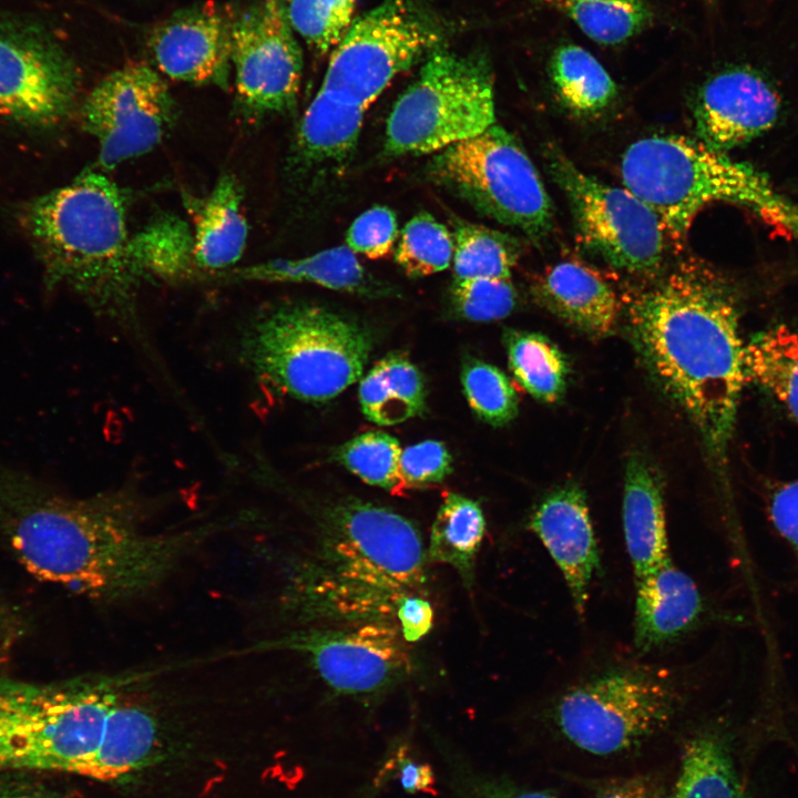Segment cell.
Listing matches in <instances>:
<instances>
[{
	"instance_id": "1",
	"label": "cell",
	"mask_w": 798,
	"mask_h": 798,
	"mask_svg": "<svg viewBox=\"0 0 798 798\" xmlns=\"http://www.w3.org/2000/svg\"><path fill=\"white\" fill-rule=\"evenodd\" d=\"M143 508L127 490L62 495L0 460V533L16 559L34 577L88 598L149 593L214 532L147 533Z\"/></svg>"
},
{
	"instance_id": "2",
	"label": "cell",
	"mask_w": 798,
	"mask_h": 798,
	"mask_svg": "<svg viewBox=\"0 0 798 798\" xmlns=\"http://www.w3.org/2000/svg\"><path fill=\"white\" fill-rule=\"evenodd\" d=\"M740 301L728 278L708 265L686 262L627 307L636 349L692 421L724 482L746 385Z\"/></svg>"
},
{
	"instance_id": "3",
	"label": "cell",
	"mask_w": 798,
	"mask_h": 798,
	"mask_svg": "<svg viewBox=\"0 0 798 798\" xmlns=\"http://www.w3.org/2000/svg\"><path fill=\"white\" fill-rule=\"evenodd\" d=\"M19 221L48 286L64 285L111 316L133 313L141 279L131 259L124 197L113 181L84 172L29 201Z\"/></svg>"
},
{
	"instance_id": "4",
	"label": "cell",
	"mask_w": 798,
	"mask_h": 798,
	"mask_svg": "<svg viewBox=\"0 0 798 798\" xmlns=\"http://www.w3.org/2000/svg\"><path fill=\"white\" fill-rule=\"evenodd\" d=\"M624 185L659 218L665 234L682 245L696 215L724 202L779 224L798 241V205L768 177L699 140L654 135L631 144L622 157Z\"/></svg>"
},
{
	"instance_id": "5",
	"label": "cell",
	"mask_w": 798,
	"mask_h": 798,
	"mask_svg": "<svg viewBox=\"0 0 798 798\" xmlns=\"http://www.w3.org/2000/svg\"><path fill=\"white\" fill-rule=\"evenodd\" d=\"M115 678H0V770L84 776L119 700Z\"/></svg>"
},
{
	"instance_id": "6",
	"label": "cell",
	"mask_w": 798,
	"mask_h": 798,
	"mask_svg": "<svg viewBox=\"0 0 798 798\" xmlns=\"http://www.w3.org/2000/svg\"><path fill=\"white\" fill-rule=\"evenodd\" d=\"M371 347L357 321L304 303L260 313L241 340L244 361L260 381L307 402L328 401L358 381Z\"/></svg>"
},
{
	"instance_id": "7",
	"label": "cell",
	"mask_w": 798,
	"mask_h": 798,
	"mask_svg": "<svg viewBox=\"0 0 798 798\" xmlns=\"http://www.w3.org/2000/svg\"><path fill=\"white\" fill-rule=\"evenodd\" d=\"M675 677L646 666L616 667L569 687L553 703L559 733L593 755L637 748L663 730L682 708Z\"/></svg>"
},
{
	"instance_id": "8",
	"label": "cell",
	"mask_w": 798,
	"mask_h": 798,
	"mask_svg": "<svg viewBox=\"0 0 798 798\" xmlns=\"http://www.w3.org/2000/svg\"><path fill=\"white\" fill-rule=\"evenodd\" d=\"M494 122L488 63L437 49L395 103L387 120L385 152L391 156L438 153L480 135Z\"/></svg>"
},
{
	"instance_id": "9",
	"label": "cell",
	"mask_w": 798,
	"mask_h": 798,
	"mask_svg": "<svg viewBox=\"0 0 798 798\" xmlns=\"http://www.w3.org/2000/svg\"><path fill=\"white\" fill-rule=\"evenodd\" d=\"M429 171L478 212L534 239L552 227V203L535 166L500 125L436 153Z\"/></svg>"
},
{
	"instance_id": "10",
	"label": "cell",
	"mask_w": 798,
	"mask_h": 798,
	"mask_svg": "<svg viewBox=\"0 0 798 798\" xmlns=\"http://www.w3.org/2000/svg\"><path fill=\"white\" fill-rule=\"evenodd\" d=\"M441 32L411 0H385L334 48L321 89L366 109L397 74L438 49Z\"/></svg>"
},
{
	"instance_id": "11",
	"label": "cell",
	"mask_w": 798,
	"mask_h": 798,
	"mask_svg": "<svg viewBox=\"0 0 798 798\" xmlns=\"http://www.w3.org/2000/svg\"><path fill=\"white\" fill-rule=\"evenodd\" d=\"M427 560L421 535L408 519L350 500L324 514L314 561L348 576L419 593L427 580Z\"/></svg>"
},
{
	"instance_id": "12",
	"label": "cell",
	"mask_w": 798,
	"mask_h": 798,
	"mask_svg": "<svg viewBox=\"0 0 798 798\" xmlns=\"http://www.w3.org/2000/svg\"><path fill=\"white\" fill-rule=\"evenodd\" d=\"M548 170L564 192L581 243L614 268L633 274L656 270L663 262L665 232L657 215L627 188L585 174L554 149Z\"/></svg>"
},
{
	"instance_id": "13",
	"label": "cell",
	"mask_w": 798,
	"mask_h": 798,
	"mask_svg": "<svg viewBox=\"0 0 798 798\" xmlns=\"http://www.w3.org/2000/svg\"><path fill=\"white\" fill-rule=\"evenodd\" d=\"M80 74L65 50L33 23L0 21V114L19 125L61 124L78 98Z\"/></svg>"
},
{
	"instance_id": "14",
	"label": "cell",
	"mask_w": 798,
	"mask_h": 798,
	"mask_svg": "<svg viewBox=\"0 0 798 798\" xmlns=\"http://www.w3.org/2000/svg\"><path fill=\"white\" fill-rule=\"evenodd\" d=\"M398 624L368 622L318 626L265 644L306 656L336 693L370 696L386 692L412 672L411 655Z\"/></svg>"
},
{
	"instance_id": "15",
	"label": "cell",
	"mask_w": 798,
	"mask_h": 798,
	"mask_svg": "<svg viewBox=\"0 0 798 798\" xmlns=\"http://www.w3.org/2000/svg\"><path fill=\"white\" fill-rule=\"evenodd\" d=\"M231 62L245 116L259 120L294 108L303 54L282 0H256L233 19Z\"/></svg>"
},
{
	"instance_id": "16",
	"label": "cell",
	"mask_w": 798,
	"mask_h": 798,
	"mask_svg": "<svg viewBox=\"0 0 798 798\" xmlns=\"http://www.w3.org/2000/svg\"><path fill=\"white\" fill-rule=\"evenodd\" d=\"M175 117V105L161 76L143 63H131L102 79L85 99L83 127L99 143L105 170L155 147Z\"/></svg>"
},
{
	"instance_id": "17",
	"label": "cell",
	"mask_w": 798,
	"mask_h": 798,
	"mask_svg": "<svg viewBox=\"0 0 798 798\" xmlns=\"http://www.w3.org/2000/svg\"><path fill=\"white\" fill-rule=\"evenodd\" d=\"M781 111V98L764 74L733 66L712 75L698 90L695 129L700 142L725 153L771 131Z\"/></svg>"
},
{
	"instance_id": "18",
	"label": "cell",
	"mask_w": 798,
	"mask_h": 798,
	"mask_svg": "<svg viewBox=\"0 0 798 798\" xmlns=\"http://www.w3.org/2000/svg\"><path fill=\"white\" fill-rule=\"evenodd\" d=\"M233 19L213 4H203L181 10L161 22L149 44L157 68L178 81L225 84Z\"/></svg>"
},
{
	"instance_id": "19",
	"label": "cell",
	"mask_w": 798,
	"mask_h": 798,
	"mask_svg": "<svg viewBox=\"0 0 798 798\" xmlns=\"http://www.w3.org/2000/svg\"><path fill=\"white\" fill-rule=\"evenodd\" d=\"M410 593L413 592L348 576L311 561L294 577L287 600L299 617L320 626H339L396 623L398 605Z\"/></svg>"
},
{
	"instance_id": "20",
	"label": "cell",
	"mask_w": 798,
	"mask_h": 798,
	"mask_svg": "<svg viewBox=\"0 0 798 798\" xmlns=\"http://www.w3.org/2000/svg\"><path fill=\"white\" fill-rule=\"evenodd\" d=\"M530 529L561 571L579 615L585 612L600 553L584 491L575 483L548 494L530 519Z\"/></svg>"
},
{
	"instance_id": "21",
	"label": "cell",
	"mask_w": 798,
	"mask_h": 798,
	"mask_svg": "<svg viewBox=\"0 0 798 798\" xmlns=\"http://www.w3.org/2000/svg\"><path fill=\"white\" fill-rule=\"evenodd\" d=\"M708 607L694 580L668 557L636 580L634 644L651 652L698 626Z\"/></svg>"
},
{
	"instance_id": "22",
	"label": "cell",
	"mask_w": 798,
	"mask_h": 798,
	"mask_svg": "<svg viewBox=\"0 0 798 798\" xmlns=\"http://www.w3.org/2000/svg\"><path fill=\"white\" fill-rule=\"evenodd\" d=\"M534 294L551 313L593 337L613 329L620 303L612 286L593 268L577 260L549 267Z\"/></svg>"
},
{
	"instance_id": "23",
	"label": "cell",
	"mask_w": 798,
	"mask_h": 798,
	"mask_svg": "<svg viewBox=\"0 0 798 798\" xmlns=\"http://www.w3.org/2000/svg\"><path fill=\"white\" fill-rule=\"evenodd\" d=\"M623 530L635 580L669 557L662 482L656 471L637 454L626 464Z\"/></svg>"
},
{
	"instance_id": "24",
	"label": "cell",
	"mask_w": 798,
	"mask_h": 798,
	"mask_svg": "<svg viewBox=\"0 0 798 798\" xmlns=\"http://www.w3.org/2000/svg\"><path fill=\"white\" fill-rule=\"evenodd\" d=\"M681 754L669 798H747L726 725L713 723L695 730Z\"/></svg>"
},
{
	"instance_id": "25",
	"label": "cell",
	"mask_w": 798,
	"mask_h": 798,
	"mask_svg": "<svg viewBox=\"0 0 798 798\" xmlns=\"http://www.w3.org/2000/svg\"><path fill=\"white\" fill-rule=\"evenodd\" d=\"M242 200L235 177L223 175L197 203L192 231L195 266L221 270L239 260L248 234Z\"/></svg>"
},
{
	"instance_id": "26",
	"label": "cell",
	"mask_w": 798,
	"mask_h": 798,
	"mask_svg": "<svg viewBox=\"0 0 798 798\" xmlns=\"http://www.w3.org/2000/svg\"><path fill=\"white\" fill-rule=\"evenodd\" d=\"M157 746L158 728L153 714L141 705L119 699L84 776L106 781L121 778L143 768Z\"/></svg>"
},
{
	"instance_id": "27",
	"label": "cell",
	"mask_w": 798,
	"mask_h": 798,
	"mask_svg": "<svg viewBox=\"0 0 798 798\" xmlns=\"http://www.w3.org/2000/svg\"><path fill=\"white\" fill-rule=\"evenodd\" d=\"M365 110L320 88L298 127V156L310 165L345 164L358 143Z\"/></svg>"
},
{
	"instance_id": "28",
	"label": "cell",
	"mask_w": 798,
	"mask_h": 798,
	"mask_svg": "<svg viewBox=\"0 0 798 798\" xmlns=\"http://www.w3.org/2000/svg\"><path fill=\"white\" fill-rule=\"evenodd\" d=\"M239 279L275 283H307L329 289L375 296L380 284L361 266L348 246L334 247L299 259H274L236 269Z\"/></svg>"
},
{
	"instance_id": "29",
	"label": "cell",
	"mask_w": 798,
	"mask_h": 798,
	"mask_svg": "<svg viewBox=\"0 0 798 798\" xmlns=\"http://www.w3.org/2000/svg\"><path fill=\"white\" fill-rule=\"evenodd\" d=\"M744 372L798 423V330L775 324L755 332L744 348Z\"/></svg>"
},
{
	"instance_id": "30",
	"label": "cell",
	"mask_w": 798,
	"mask_h": 798,
	"mask_svg": "<svg viewBox=\"0 0 798 798\" xmlns=\"http://www.w3.org/2000/svg\"><path fill=\"white\" fill-rule=\"evenodd\" d=\"M359 402L365 417L393 426L424 410L426 390L418 368L405 356L389 354L360 380Z\"/></svg>"
},
{
	"instance_id": "31",
	"label": "cell",
	"mask_w": 798,
	"mask_h": 798,
	"mask_svg": "<svg viewBox=\"0 0 798 798\" xmlns=\"http://www.w3.org/2000/svg\"><path fill=\"white\" fill-rule=\"evenodd\" d=\"M484 532L485 520L480 505L461 494L448 493L431 528L428 561L452 566L470 589Z\"/></svg>"
},
{
	"instance_id": "32",
	"label": "cell",
	"mask_w": 798,
	"mask_h": 798,
	"mask_svg": "<svg viewBox=\"0 0 798 798\" xmlns=\"http://www.w3.org/2000/svg\"><path fill=\"white\" fill-rule=\"evenodd\" d=\"M552 85L561 103L577 115H595L614 100L617 89L604 66L587 50L567 44L550 60Z\"/></svg>"
},
{
	"instance_id": "33",
	"label": "cell",
	"mask_w": 798,
	"mask_h": 798,
	"mask_svg": "<svg viewBox=\"0 0 798 798\" xmlns=\"http://www.w3.org/2000/svg\"><path fill=\"white\" fill-rule=\"evenodd\" d=\"M130 254L141 280L183 277L195 267L193 232L177 216H160L131 235Z\"/></svg>"
},
{
	"instance_id": "34",
	"label": "cell",
	"mask_w": 798,
	"mask_h": 798,
	"mask_svg": "<svg viewBox=\"0 0 798 798\" xmlns=\"http://www.w3.org/2000/svg\"><path fill=\"white\" fill-rule=\"evenodd\" d=\"M509 367L516 381L535 399L552 403L565 391L567 362L560 349L538 332L508 330Z\"/></svg>"
},
{
	"instance_id": "35",
	"label": "cell",
	"mask_w": 798,
	"mask_h": 798,
	"mask_svg": "<svg viewBox=\"0 0 798 798\" xmlns=\"http://www.w3.org/2000/svg\"><path fill=\"white\" fill-rule=\"evenodd\" d=\"M567 16L591 40L620 44L642 32L653 19L644 0H539Z\"/></svg>"
},
{
	"instance_id": "36",
	"label": "cell",
	"mask_w": 798,
	"mask_h": 798,
	"mask_svg": "<svg viewBox=\"0 0 798 798\" xmlns=\"http://www.w3.org/2000/svg\"><path fill=\"white\" fill-rule=\"evenodd\" d=\"M452 237L454 279L510 278L520 255L513 237L466 222L456 225Z\"/></svg>"
},
{
	"instance_id": "37",
	"label": "cell",
	"mask_w": 798,
	"mask_h": 798,
	"mask_svg": "<svg viewBox=\"0 0 798 798\" xmlns=\"http://www.w3.org/2000/svg\"><path fill=\"white\" fill-rule=\"evenodd\" d=\"M453 237L430 214L412 217L402 228L395 259L410 277H423L448 268L453 258Z\"/></svg>"
},
{
	"instance_id": "38",
	"label": "cell",
	"mask_w": 798,
	"mask_h": 798,
	"mask_svg": "<svg viewBox=\"0 0 798 798\" xmlns=\"http://www.w3.org/2000/svg\"><path fill=\"white\" fill-rule=\"evenodd\" d=\"M402 449L390 434L371 430L360 433L335 452L336 460L370 485L388 491L401 487L399 462Z\"/></svg>"
},
{
	"instance_id": "39",
	"label": "cell",
	"mask_w": 798,
	"mask_h": 798,
	"mask_svg": "<svg viewBox=\"0 0 798 798\" xmlns=\"http://www.w3.org/2000/svg\"><path fill=\"white\" fill-rule=\"evenodd\" d=\"M461 383L469 406L484 422L500 427L515 418L518 395L495 366L469 358L462 366Z\"/></svg>"
},
{
	"instance_id": "40",
	"label": "cell",
	"mask_w": 798,
	"mask_h": 798,
	"mask_svg": "<svg viewBox=\"0 0 798 798\" xmlns=\"http://www.w3.org/2000/svg\"><path fill=\"white\" fill-rule=\"evenodd\" d=\"M436 747L444 764L452 798H556L548 790L530 788L503 775L484 771L443 741H437Z\"/></svg>"
},
{
	"instance_id": "41",
	"label": "cell",
	"mask_w": 798,
	"mask_h": 798,
	"mask_svg": "<svg viewBox=\"0 0 798 798\" xmlns=\"http://www.w3.org/2000/svg\"><path fill=\"white\" fill-rule=\"evenodd\" d=\"M356 0H289L293 29L319 54L339 43L352 23Z\"/></svg>"
},
{
	"instance_id": "42",
	"label": "cell",
	"mask_w": 798,
	"mask_h": 798,
	"mask_svg": "<svg viewBox=\"0 0 798 798\" xmlns=\"http://www.w3.org/2000/svg\"><path fill=\"white\" fill-rule=\"evenodd\" d=\"M454 311L472 321H491L508 316L516 294L510 278L454 279L451 287Z\"/></svg>"
},
{
	"instance_id": "43",
	"label": "cell",
	"mask_w": 798,
	"mask_h": 798,
	"mask_svg": "<svg viewBox=\"0 0 798 798\" xmlns=\"http://www.w3.org/2000/svg\"><path fill=\"white\" fill-rule=\"evenodd\" d=\"M398 236L395 213L385 206H375L359 215L348 228L347 246L368 258H381L393 246Z\"/></svg>"
},
{
	"instance_id": "44",
	"label": "cell",
	"mask_w": 798,
	"mask_h": 798,
	"mask_svg": "<svg viewBox=\"0 0 798 798\" xmlns=\"http://www.w3.org/2000/svg\"><path fill=\"white\" fill-rule=\"evenodd\" d=\"M451 471V456L442 442L426 440L401 452L399 462L401 487L438 483Z\"/></svg>"
},
{
	"instance_id": "45",
	"label": "cell",
	"mask_w": 798,
	"mask_h": 798,
	"mask_svg": "<svg viewBox=\"0 0 798 798\" xmlns=\"http://www.w3.org/2000/svg\"><path fill=\"white\" fill-rule=\"evenodd\" d=\"M768 518L790 548L798 569V477L775 484L767 497Z\"/></svg>"
},
{
	"instance_id": "46",
	"label": "cell",
	"mask_w": 798,
	"mask_h": 798,
	"mask_svg": "<svg viewBox=\"0 0 798 798\" xmlns=\"http://www.w3.org/2000/svg\"><path fill=\"white\" fill-rule=\"evenodd\" d=\"M396 618L402 638L408 643H415L432 628L433 610L422 594L410 593L401 598Z\"/></svg>"
},
{
	"instance_id": "47",
	"label": "cell",
	"mask_w": 798,
	"mask_h": 798,
	"mask_svg": "<svg viewBox=\"0 0 798 798\" xmlns=\"http://www.w3.org/2000/svg\"><path fill=\"white\" fill-rule=\"evenodd\" d=\"M388 764L390 771H396L401 788L409 794L432 792L436 776L432 767L413 759L407 751V746H398L392 753Z\"/></svg>"
},
{
	"instance_id": "48",
	"label": "cell",
	"mask_w": 798,
	"mask_h": 798,
	"mask_svg": "<svg viewBox=\"0 0 798 798\" xmlns=\"http://www.w3.org/2000/svg\"><path fill=\"white\" fill-rule=\"evenodd\" d=\"M594 798H665L662 785L652 776L634 775L605 781Z\"/></svg>"
},
{
	"instance_id": "49",
	"label": "cell",
	"mask_w": 798,
	"mask_h": 798,
	"mask_svg": "<svg viewBox=\"0 0 798 798\" xmlns=\"http://www.w3.org/2000/svg\"><path fill=\"white\" fill-rule=\"evenodd\" d=\"M0 798H71L52 787L28 778L21 771L0 770Z\"/></svg>"
},
{
	"instance_id": "50",
	"label": "cell",
	"mask_w": 798,
	"mask_h": 798,
	"mask_svg": "<svg viewBox=\"0 0 798 798\" xmlns=\"http://www.w3.org/2000/svg\"><path fill=\"white\" fill-rule=\"evenodd\" d=\"M24 632L20 614L8 605L0 604V667L9 659Z\"/></svg>"
}]
</instances>
